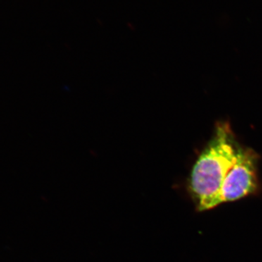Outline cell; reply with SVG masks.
I'll use <instances>...</instances> for the list:
<instances>
[{
	"label": "cell",
	"instance_id": "6da1fadb",
	"mask_svg": "<svg viewBox=\"0 0 262 262\" xmlns=\"http://www.w3.org/2000/svg\"><path fill=\"white\" fill-rule=\"evenodd\" d=\"M237 149L229 124H219L215 135L198 157L189 176L188 188L198 211L221 205L222 187L237 158Z\"/></svg>",
	"mask_w": 262,
	"mask_h": 262
},
{
	"label": "cell",
	"instance_id": "7a4b0ae2",
	"mask_svg": "<svg viewBox=\"0 0 262 262\" xmlns=\"http://www.w3.org/2000/svg\"><path fill=\"white\" fill-rule=\"evenodd\" d=\"M258 156L251 149L238 147L237 158L229 170L221 192V204L239 201L259 189Z\"/></svg>",
	"mask_w": 262,
	"mask_h": 262
}]
</instances>
